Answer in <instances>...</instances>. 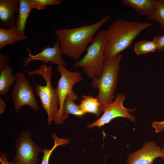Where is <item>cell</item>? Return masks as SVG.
<instances>
[{"mask_svg": "<svg viewBox=\"0 0 164 164\" xmlns=\"http://www.w3.org/2000/svg\"><path fill=\"white\" fill-rule=\"evenodd\" d=\"M28 52L27 57L23 60V63L24 67L27 66L28 63L32 60H39L45 63L51 62L59 65H62L66 67L67 65L63 60L60 48V42L57 37L56 41L53 44V47L50 45L45 47L41 50L40 52L36 55H32L30 52V48L26 49Z\"/></svg>", "mask_w": 164, "mask_h": 164, "instance_id": "obj_10", "label": "cell"}, {"mask_svg": "<svg viewBox=\"0 0 164 164\" xmlns=\"http://www.w3.org/2000/svg\"><path fill=\"white\" fill-rule=\"evenodd\" d=\"M17 79L11 91V97L15 111L18 113L21 108L28 105L34 111L39 109V106L33 92V88L24 72H16Z\"/></svg>", "mask_w": 164, "mask_h": 164, "instance_id": "obj_6", "label": "cell"}, {"mask_svg": "<svg viewBox=\"0 0 164 164\" xmlns=\"http://www.w3.org/2000/svg\"><path fill=\"white\" fill-rule=\"evenodd\" d=\"M6 104L2 97H0V114H3L5 111Z\"/></svg>", "mask_w": 164, "mask_h": 164, "instance_id": "obj_27", "label": "cell"}, {"mask_svg": "<svg viewBox=\"0 0 164 164\" xmlns=\"http://www.w3.org/2000/svg\"><path fill=\"white\" fill-rule=\"evenodd\" d=\"M17 78L13 73L12 67L8 65L1 70L0 74V94L5 95L10 90L11 86L14 84Z\"/></svg>", "mask_w": 164, "mask_h": 164, "instance_id": "obj_16", "label": "cell"}, {"mask_svg": "<svg viewBox=\"0 0 164 164\" xmlns=\"http://www.w3.org/2000/svg\"><path fill=\"white\" fill-rule=\"evenodd\" d=\"M157 46V50L159 51L164 50V35L161 36H156L153 39Z\"/></svg>", "mask_w": 164, "mask_h": 164, "instance_id": "obj_23", "label": "cell"}, {"mask_svg": "<svg viewBox=\"0 0 164 164\" xmlns=\"http://www.w3.org/2000/svg\"><path fill=\"white\" fill-rule=\"evenodd\" d=\"M149 22L130 21L119 19L114 20L106 31L104 60L113 59L130 47L133 41Z\"/></svg>", "mask_w": 164, "mask_h": 164, "instance_id": "obj_1", "label": "cell"}, {"mask_svg": "<svg viewBox=\"0 0 164 164\" xmlns=\"http://www.w3.org/2000/svg\"><path fill=\"white\" fill-rule=\"evenodd\" d=\"M77 98V96L73 91L67 94L64 100L63 108L64 115L69 116L70 114H71L80 116L85 114L79 105L77 104L74 101Z\"/></svg>", "mask_w": 164, "mask_h": 164, "instance_id": "obj_17", "label": "cell"}, {"mask_svg": "<svg viewBox=\"0 0 164 164\" xmlns=\"http://www.w3.org/2000/svg\"><path fill=\"white\" fill-rule=\"evenodd\" d=\"M152 127L155 129L156 133H160L164 130V120L161 121H153Z\"/></svg>", "mask_w": 164, "mask_h": 164, "instance_id": "obj_25", "label": "cell"}, {"mask_svg": "<svg viewBox=\"0 0 164 164\" xmlns=\"http://www.w3.org/2000/svg\"><path fill=\"white\" fill-rule=\"evenodd\" d=\"M20 0H0V24L3 27H10L15 24L14 14L18 13Z\"/></svg>", "mask_w": 164, "mask_h": 164, "instance_id": "obj_12", "label": "cell"}, {"mask_svg": "<svg viewBox=\"0 0 164 164\" xmlns=\"http://www.w3.org/2000/svg\"><path fill=\"white\" fill-rule=\"evenodd\" d=\"M160 158H161L164 161V147L161 149Z\"/></svg>", "mask_w": 164, "mask_h": 164, "instance_id": "obj_28", "label": "cell"}, {"mask_svg": "<svg viewBox=\"0 0 164 164\" xmlns=\"http://www.w3.org/2000/svg\"><path fill=\"white\" fill-rule=\"evenodd\" d=\"M107 15L97 22L72 29H55L54 32L60 42L62 54L76 60L79 59L93 41L97 30L110 19Z\"/></svg>", "mask_w": 164, "mask_h": 164, "instance_id": "obj_2", "label": "cell"}, {"mask_svg": "<svg viewBox=\"0 0 164 164\" xmlns=\"http://www.w3.org/2000/svg\"><path fill=\"white\" fill-rule=\"evenodd\" d=\"M16 142V154L12 161L15 164H38V156L42 150L32 140L29 129L21 132Z\"/></svg>", "mask_w": 164, "mask_h": 164, "instance_id": "obj_7", "label": "cell"}, {"mask_svg": "<svg viewBox=\"0 0 164 164\" xmlns=\"http://www.w3.org/2000/svg\"><path fill=\"white\" fill-rule=\"evenodd\" d=\"M134 49L135 53L137 55H139L155 51L157 50V46L153 40H143L136 43Z\"/></svg>", "mask_w": 164, "mask_h": 164, "instance_id": "obj_20", "label": "cell"}, {"mask_svg": "<svg viewBox=\"0 0 164 164\" xmlns=\"http://www.w3.org/2000/svg\"><path fill=\"white\" fill-rule=\"evenodd\" d=\"M9 61V55L7 54H0V70L7 67Z\"/></svg>", "mask_w": 164, "mask_h": 164, "instance_id": "obj_24", "label": "cell"}, {"mask_svg": "<svg viewBox=\"0 0 164 164\" xmlns=\"http://www.w3.org/2000/svg\"><path fill=\"white\" fill-rule=\"evenodd\" d=\"M161 149L155 141L147 142L139 149L128 155L126 164H153L160 158Z\"/></svg>", "mask_w": 164, "mask_h": 164, "instance_id": "obj_11", "label": "cell"}, {"mask_svg": "<svg viewBox=\"0 0 164 164\" xmlns=\"http://www.w3.org/2000/svg\"><path fill=\"white\" fill-rule=\"evenodd\" d=\"M156 0H122L121 4L132 7L139 15L149 17L153 13Z\"/></svg>", "mask_w": 164, "mask_h": 164, "instance_id": "obj_14", "label": "cell"}, {"mask_svg": "<svg viewBox=\"0 0 164 164\" xmlns=\"http://www.w3.org/2000/svg\"><path fill=\"white\" fill-rule=\"evenodd\" d=\"M25 71L30 76L39 74L46 81L45 86L36 84L35 91L41 101L42 107L47 113V121L50 125L52 121H56L59 111V98L57 90L56 88H53L51 85V78L53 74L52 67L46 64H43L36 70Z\"/></svg>", "mask_w": 164, "mask_h": 164, "instance_id": "obj_4", "label": "cell"}, {"mask_svg": "<svg viewBox=\"0 0 164 164\" xmlns=\"http://www.w3.org/2000/svg\"><path fill=\"white\" fill-rule=\"evenodd\" d=\"M33 9L41 10L49 5H57L62 2L61 0H31Z\"/></svg>", "mask_w": 164, "mask_h": 164, "instance_id": "obj_22", "label": "cell"}, {"mask_svg": "<svg viewBox=\"0 0 164 164\" xmlns=\"http://www.w3.org/2000/svg\"><path fill=\"white\" fill-rule=\"evenodd\" d=\"M7 154L6 153L1 152L0 154V162L2 164H20L18 163L15 164L12 161L9 162L7 159Z\"/></svg>", "mask_w": 164, "mask_h": 164, "instance_id": "obj_26", "label": "cell"}, {"mask_svg": "<svg viewBox=\"0 0 164 164\" xmlns=\"http://www.w3.org/2000/svg\"><path fill=\"white\" fill-rule=\"evenodd\" d=\"M122 57L120 53L114 58L104 60L100 75L92 79V86L99 90V116L105 107L115 99Z\"/></svg>", "mask_w": 164, "mask_h": 164, "instance_id": "obj_3", "label": "cell"}, {"mask_svg": "<svg viewBox=\"0 0 164 164\" xmlns=\"http://www.w3.org/2000/svg\"><path fill=\"white\" fill-rule=\"evenodd\" d=\"M51 136L54 142V145L50 149L47 148H45L42 150L41 152L43 153V155L42 157L41 164H49L50 157L54 150L59 145L68 144L70 141V139L68 138H58L56 133L52 134Z\"/></svg>", "mask_w": 164, "mask_h": 164, "instance_id": "obj_19", "label": "cell"}, {"mask_svg": "<svg viewBox=\"0 0 164 164\" xmlns=\"http://www.w3.org/2000/svg\"><path fill=\"white\" fill-rule=\"evenodd\" d=\"M126 97L125 95L122 93L118 94L114 101L104 108V113L102 116L94 122L87 126V127L91 128L95 126L100 127L118 117L126 118L132 122H135V117L131 113L135 111L136 108L130 109L124 107L123 102Z\"/></svg>", "mask_w": 164, "mask_h": 164, "instance_id": "obj_9", "label": "cell"}, {"mask_svg": "<svg viewBox=\"0 0 164 164\" xmlns=\"http://www.w3.org/2000/svg\"><path fill=\"white\" fill-rule=\"evenodd\" d=\"M106 31L104 29L97 33L87 47L85 56L73 64L75 68L81 67L89 78L98 77L102 72L107 40Z\"/></svg>", "mask_w": 164, "mask_h": 164, "instance_id": "obj_5", "label": "cell"}, {"mask_svg": "<svg viewBox=\"0 0 164 164\" xmlns=\"http://www.w3.org/2000/svg\"><path fill=\"white\" fill-rule=\"evenodd\" d=\"M33 9L31 0H20L19 13L15 23V31L19 35L25 37V28L28 18Z\"/></svg>", "mask_w": 164, "mask_h": 164, "instance_id": "obj_13", "label": "cell"}, {"mask_svg": "<svg viewBox=\"0 0 164 164\" xmlns=\"http://www.w3.org/2000/svg\"><path fill=\"white\" fill-rule=\"evenodd\" d=\"M147 19L157 22L164 29V0H156L152 14Z\"/></svg>", "mask_w": 164, "mask_h": 164, "instance_id": "obj_21", "label": "cell"}, {"mask_svg": "<svg viewBox=\"0 0 164 164\" xmlns=\"http://www.w3.org/2000/svg\"><path fill=\"white\" fill-rule=\"evenodd\" d=\"M79 106L85 114L93 113L98 117L99 103L97 97H94L93 96L84 95Z\"/></svg>", "mask_w": 164, "mask_h": 164, "instance_id": "obj_18", "label": "cell"}, {"mask_svg": "<svg viewBox=\"0 0 164 164\" xmlns=\"http://www.w3.org/2000/svg\"><path fill=\"white\" fill-rule=\"evenodd\" d=\"M57 69L61 75L56 87L59 96L60 108L55 123L58 125L63 124L68 117L63 114L62 111L65 97L73 91V86L82 80L83 78L80 72L70 71L62 65H58Z\"/></svg>", "mask_w": 164, "mask_h": 164, "instance_id": "obj_8", "label": "cell"}, {"mask_svg": "<svg viewBox=\"0 0 164 164\" xmlns=\"http://www.w3.org/2000/svg\"><path fill=\"white\" fill-rule=\"evenodd\" d=\"M26 36L22 37L18 35L15 31V24L7 29L0 27V50L6 45H13L16 42L27 39Z\"/></svg>", "mask_w": 164, "mask_h": 164, "instance_id": "obj_15", "label": "cell"}]
</instances>
